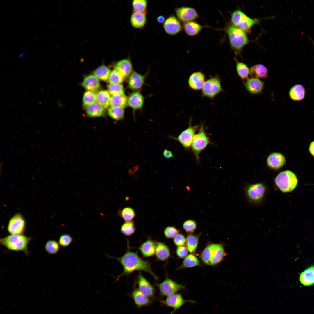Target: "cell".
<instances>
[{"mask_svg":"<svg viewBox=\"0 0 314 314\" xmlns=\"http://www.w3.org/2000/svg\"><path fill=\"white\" fill-rule=\"evenodd\" d=\"M111 97L109 92L106 90L99 92L97 95L96 102L105 108L110 105Z\"/></svg>","mask_w":314,"mask_h":314,"instance_id":"cell-35","label":"cell"},{"mask_svg":"<svg viewBox=\"0 0 314 314\" xmlns=\"http://www.w3.org/2000/svg\"><path fill=\"white\" fill-rule=\"evenodd\" d=\"M173 242L177 247L184 246L186 244V239L183 234L178 233L173 238Z\"/></svg>","mask_w":314,"mask_h":314,"instance_id":"cell-50","label":"cell"},{"mask_svg":"<svg viewBox=\"0 0 314 314\" xmlns=\"http://www.w3.org/2000/svg\"><path fill=\"white\" fill-rule=\"evenodd\" d=\"M87 115L91 117L103 116L105 113V108L97 102L85 107Z\"/></svg>","mask_w":314,"mask_h":314,"instance_id":"cell-32","label":"cell"},{"mask_svg":"<svg viewBox=\"0 0 314 314\" xmlns=\"http://www.w3.org/2000/svg\"><path fill=\"white\" fill-rule=\"evenodd\" d=\"M32 239L23 234H11L0 238V243L10 250L22 251L28 256V245Z\"/></svg>","mask_w":314,"mask_h":314,"instance_id":"cell-3","label":"cell"},{"mask_svg":"<svg viewBox=\"0 0 314 314\" xmlns=\"http://www.w3.org/2000/svg\"><path fill=\"white\" fill-rule=\"evenodd\" d=\"M205 27L195 21L185 22L183 24V29L186 35L191 37L197 35Z\"/></svg>","mask_w":314,"mask_h":314,"instance_id":"cell-22","label":"cell"},{"mask_svg":"<svg viewBox=\"0 0 314 314\" xmlns=\"http://www.w3.org/2000/svg\"><path fill=\"white\" fill-rule=\"evenodd\" d=\"M223 91L220 79L216 75L205 82L202 88V95L212 99Z\"/></svg>","mask_w":314,"mask_h":314,"instance_id":"cell-9","label":"cell"},{"mask_svg":"<svg viewBox=\"0 0 314 314\" xmlns=\"http://www.w3.org/2000/svg\"><path fill=\"white\" fill-rule=\"evenodd\" d=\"M110 72L108 67L105 65H102L94 71L93 75L98 79L106 81L108 79Z\"/></svg>","mask_w":314,"mask_h":314,"instance_id":"cell-38","label":"cell"},{"mask_svg":"<svg viewBox=\"0 0 314 314\" xmlns=\"http://www.w3.org/2000/svg\"><path fill=\"white\" fill-rule=\"evenodd\" d=\"M108 256L109 258L117 260L122 266L123 271L118 276L116 281L118 280L122 276H128L136 271L146 272L151 275L156 280H158V276L151 269V263L148 261L141 258L137 252L128 250L123 256L119 257Z\"/></svg>","mask_w":314,"mask_h":314,"instance_id":"cell-1","label":"cell"},{"mask_svg":"<svg viewBox=\"0 0 314 314\" xmlns=\"http://www.w3.org/2000/svg\"><path fill=\"white\" fill-rule=\"evenodd\" d=\"M26 222L22 215L17 213L10 220L7 230L11 234H23L26 228Z\"/></svg>","mask_w":314,"mask_h":314,"instance_id":"cell-13","label":"cell"},{"mask_svg":"<svg viewBox=\"0 0 314 314\" xmlns=\"http://www.w3.org/2000/svg\"><path fill=\"white\" fill-rule=\"evenodd\" d=\"M124 78L119 72L114 69L111 72L108 81L110 83L121 84L124 81Z\"/></svg>","mask_w":314,"mask_h":314,"instance_id":"cell-44","label":"cell"},{"mask_svg":"<svg viewBox=\"0 0 314 314\" xmlns=\"http://www.w3.org/2000/svg\"><path fill=\"white\" fill-rule=\"evenodd\" d=\"M200 263L198 258L193 254L188 255L184 259L179 269L188 268L200 266Z\"/></svg>","mask_w":314,"mask_h":314,"instance_id":"cell-36","label":"cell"},{"mask_svg":"<svg viewBox=\"0 0 314 314\" xmlns=\"http://www.w3.org/2000/svg\"><path fill=\"white\" fill-rule=\"evenodd\" d=\"M165 32L170 35H175L183 29V25L178 18L173 15L168 16L163 24Z\"/></svg>","mask_w":314,"mask_h":314,"instance_id":"cell-14","label":"cell"},{"mask_svg":"<svg viewBox=\"0 0 314 314\" xmlns=\"http://www.w3.org/2000/svg\"><path fill=\"white\" fill-rule=\"evenodd\" d=\"M224 247L220 243L208 245L201 254V258L205 264L214 266L220 262L226 255Z\"/></svg>","mask_w":314,"mask_h":314,"instance_id":"cell-4","label":"cell"},{"mask_svg":"<svg viewBox=\"0 0 314 314\" xmlns=\"http://www.w3.org/2000/svg\"><path fill=\"white\" fill-rule=\"evenodd\" d=\"M128 105L127 97L124 94H116L111 97L110 106H115L124 109Z\"/></svg>","mask_w":314,"mask_h":314,"instance_id":"cell-34","label":"cell"},{"mask_svg":"<svg viewBox=\"0 0 314 314\" xmlns=\"http://www.w3.org/2000/svg\"><path fill=\"white\" fill-rule=\"evenodd\" d=\"M44 248L46 251L51 254H56L60 249L59 243L54 240H49L47 241L45 244Z\"/></svg>","mask_w":314,"mask_h":314,"instance_id":"cell-40","label":"cell"},{"mask_svg":"<svg viewBox=\"0 0 314 314\" xmlns=\"http://www.w3.org/2000/svg\"><path fill=\"white\" fill-rule=\"evenodd\" d=\"M108 92L111 94H124V90L122 84L110 83L107 86Z\"/></svg>","mask_w":314,"mask_h":314,"instance_id":"cell-46","label":"cell"},{"mask_svg":"<svg viewBox=\"0 0 314 314\" xmlns=\"http://www.w3.org/2000/svg\"><path fill=\"white\" fill-rule=\"evenodd\" d=\"M267 192L265 184L257 183L248 185L244 188L245 197L248 201L254 205H258L264 200Z\"/></svg>","mask_w":314,"mask_h":314,"instance_id":"cell-5","label":"cell"},{"mask_svg":"<svg viewBox=\"0 0 314 314\" xmlns=\"http://www.w3.org/2000/svg\"><path fill=\"white\" fill-rule=\"evenodd\" d=\"M306 90L304 87L300 84H296L292 86L289 92V95L292 100L299 101L305 98Z\"/></svg>","mask_w":314,"mask_h":314,"instance_id":"cell-27","label":"cell"},{"mask_svg":"<svg viewBox=\"0 0 314 314\" xmlns=\"http://www.w3.org/2000/svg\"><path fill=\"white\" fill-rule=\"evenodd\" d=\"M259 19L252 18L239 10L233 11L231 14L230 23L234 26L244 31H248L259 23Z\"/></svg>","mask_w":314,"mask_h":314,"instance_id":"cell-7","label":"cell"},{"mask_svg":"<svg viewBox=\"0 0 314 314\" xmlns=\"http://www.w3.org/2000/svg\"><path fill=\"white\" fill-rule=\"evenodd\" d=\"M224 30L229 40L230 46L237 54H240L243 48L249 42L245 32L233 25L226 23Z\"/></svg>","mask_w":314,"mask_h":314,"instance_id":"cell-2","label":"cell"},{"mask_svg":"<svg viewBox=\"0 0 314 314\" xmlns=\"http://www.w3.org/2000/svg\"><path fill=\"white\" fill-rule=\"evenodd\" d=\"M201 233L198 234H188L186 239V247L191 254L195 253L198 245Z\"/></svg>","mask_w":314,"mask_h":314,"instance_id":"cell-33","label":"cell"},{"mask_svg":"<svg viewBox=\"0 0 314 314\" xmlns=\"http://www.w3.org/2000/svg\"><path fill=\"white\" fill-rule=\"evenodd\" d=\"M205 82V76L201 72H195L190 76L188 80L189 87L195 90H199L202 88Z\"/></svg>","mask_w":314,"mask_h":314,"instance_id":"cell-19","label":"cell"},{"mask_svg":"<svg viewBox=\"0 0 314 314\" xmlns=\"http://www.w3.org/2000/svg\"><path fill=\"white\" fill-rule=\"evenodd\" d=\"M131 296L138 307L147 306L150 303L151 301L149 297L141 292L138 288H135L133 290Z\"/></svg>","mask_w":314,"mask_h":314,"instance_id":"cell-29","label":"cell"},{"mask_svg":"<svg viewBox=\"0 0 314 314\" xmlns=\"http://www.w3.org/2000/svg\"><path fill=\"white\" fill-rule=\"evenodd\" d=\"M195 222L192 220H188L183 223V227L185 231L188 234H192L197 228Z\"/></svg>","mask_w":314,"mask_h":314,"instance_id":"cell-47","label":"cell"},{"mask_svg":"<svg viewBox=\"0 0 314 314\" xmlns=\"http://www.w3.org/2000/svg\"><path fill=\"white\" fill-rule=\"evenodd\" d=\"M81 85L88 91H97L100 88V84L98 79L94 75L86 76L81 83Z\"/></svg>","mask_w":314,"mask_h":314,"instance_id":"cell-24","label":"cell"},{"mask_svg":"<svg viewBox=\"0 0 314 314\" xmlns=\"http://www.w3.org/2000/svg\"><path fill=\"white\" fill-rule=\"evenodd\" d=\"M138 289L148 297H152L154 293V289L146 278L139 272L138 276Z\"/></svg>","mask_w":314,"mask_h":314,"instance_id":"cell-18","label":"cell"},{"mask_svg":"<svg viewBox=\"0 0 314 314\" xmlns=\"http://www.w3.org/2000/svg\"><path fill=\"white\" fill-rule=\"evenodd\" d=\"M191 120L189 123V126L183 131L177 138L173 137L174 139L178 141L185 148L189 149L191 145L196 131L199 126L192 125Z\"/></svg>","mask_w":314,"mask_h":314,"instance_id":"cell-11","label":"cell"},{"mask_svg":"<svg viewBox=\"0 0 314 314\" xmlns=\"http://www.w3.org/2000/svg\"><path fill=\"white\" fill-rule=\"evenodd\" d=\"M73 239L71 236L65 234L61 235L59 239L58 243L60 245L63 247L69 246L72 242Z\"/></svg>","mask_w":314,"mask_h":314,"instance_id":"cell-48","label":"cell"},{"mask_svg":"<svg viewBox=\"0 0 314 314\" xmlns=\"http://www.w3.org/2000/svg\"><path fill=\"white\" fill-rule=\"evenodd\" d=\"M97 95L95 92L88 91L84 94L83 98V105L84 107L93 104L96 101Z\"/></svg>","mask_w":314,"mask_h":314,"instance_id":"cell-45","label":"cell"},{"mask_svg":"<svg viewBox=\"0 0 314 314\" xmlns=\"http://www.w3.org/2000/svg\"><path fill=\"white\" fill-rule=\"evenodd\" d=\"M165 18L163 15H160L157 18V22L160 23H164L165 20Z\"/></svg>","mask_w":314,"mask_h":314,"instance_id":"cell-54","label":"cell"},{"mask_svg":"<svg viewBox=\"0 0 314 314\" xmlns=\"http://www.w3.org/2000/svg\"><path fill=\"white\" fill-rule=\"evenodd\" d=\"M157 286L161 294L168 296L176 293L178 291L185 289L183 285L179 284L168 278H166Z\"/></svg>","mask_w":314,"mask_h":314,"instance_id":"cell-10","label":"cell"},{"mask_svg":"<svg viewBox=\"0 0 314 314\" xmlns=\"http://www.w3.org/2000/svg\"><path fill=\"white\" fill-rule=\"evenodd\" d=\"M299 280L301 283L308 286L314 284V265L311 266L301 274Z\"/></svg>","mask_w":314,"mask_h":314,"instance_id":"cell-31","label":"cell"},{"mask_svg":"<svg viewBox=\"0 0 314 314\" xmlns=\"http://www.w3.org/2000/svg\"><path fill=\"white\" fill-rule=\"evenodd\" d=\"M163 155L166 159H170L174 157L172 152L167 149H165L163 152Z\"/></svg>","mask_w":314,"mask_h":314,"instance_id":"cell-52","label":"cell"},{"mask_svg":"<svg viewBox=\"0 0 314 314\" xmlns=\"http://www.w3.org/2000/svg\"><path fill=\"white\" fill-rule=\"evenodd\" d=\"M236 60V70L239 77L243 80L249 78L250 69L247 65L242 62Z\"/></svg>","mask_w":314,"mask_h":314,"instance_id":"cell-37","label":"cell"},{"mask_svg":"<svg viewBox=\"0 0 314 314\" xmlns=\"http://www.w3.org/2000/svg\"><path fill=\"white\" fill-rule=\"evenodd\" d=\"M147 12H133L130 17V23L134 28L142 29L147 22Z\"/></svg>","mask_w":314,"mask_h":314,"instance_id":"cell-23","label":"cell"},{"mask_svg":"<svg viewBox=\"0 0 314 314\" xmlns=\"http://www.w3.org/2000/svg\"><path fill=\"white\" fill-rule=\"evenodd\" d=\"M147 5L146 0H134L132 2L133 12H147Z\"/></svg>","mask_w":314,"mask_h":314,"instance_id":"cell-43","label":"cell"},{"mask_svg":"<svg viewBox=\"0 0 314 314\" xmlns=\"http://www.w3.org/2000/svg\"><path fill=\"white\" fill-rule=\"evenodd\" d=\"M155 255L158 260L163 261L167 260L171 256L168 246L164 243L158 241L156 242Z\"/></svg>","mask_w":314,"mask_h":314,"instance_id":"cell-21","label":"cell"},{"mask_svg":"<svg viewBox=\"0 0 314 314\" xmlns=\"http://www.w3.org/2000/svg\"><path fill=\"white\" fill-rule=\"evenodd\" d=\"M179 230L174 226H168L164 230V234L165 237L167 238H174L175 236L179 233Z\"/></svg>","mask_w":314,"mask_h":314,"instance_id":"cell-49","label":"cell"},{"mask_svg":"<svg viewBox=\"0 0 314 314\" xmlns=\"http://www.w3.org/2000/svg\"><path fill=\"white\" fill-rule=\"evenodd\" d=\"M156 242L149 238L140 246L139 249L144 257H149L155 255Z\"/></svg>","mask_w":314,"mask_h":314,"instance_id":"cell-28","label":"cell"},{"mask_svg":"<svg viewBox=\"0 0 314 314\" xmlns=\"http://www.w3.org/2000/svg\"><path fill=\"white\" fill-rule=\"evenodd\" d=\"M109 115L113 119L118 121L122 119L124 114L123 108L115 106H110L108 110Z\"/></svg>","mask_w":314,"mask_h":314,"instance_id":"cell-39","label":"cell"},{"mask_svg":"<svg viewBox=\"0 0 314 314\" xmlns=\"http://www.w3.org/2000/svg\"><path fill=\"white\" fill-rule=\"evenodd\" d=\"M309 150L311 155L314 157V140L310 143Z\"/></svg>","mask_w":314,"mask_h":314,"instance_id":"cell-53","label":"cell"},{"mask_svg":"<svg viewBox=\"0 0 314 314\" xmlns=\"http://www.w3.org/2000/svg\"><path fill=\"white\" fill-rule=\"evenodd\" d=\"M120 230L121 233L126 236H130L135 232V228L133 221L125 222L122 226Z\"/></svg>","mask_w":314,"mask_h":314,"instance_id":"cell-42","label":"cell"},{"mask_svg":"<svg viewBox=\"0 0 314 314\" xmlns=\"http://www.w3.org/2000/svg\"><path fill=\"white\" fill-rule=\"evenodd\" d=\"M145 80L144 75L136 72L133 71L129 76L128 85L132 89L138 90L143 85Z\"/></svg>","mask_w":314,"mask_h":314,"instance_id":"cell-26","label":"cell"},{"mask_svg":"<svg viewBox=\"0 0 314 314\" xmlns=\"http://www.w3.org/2000/svg\"><path fill=\"white\" fill-rule=\"evenodd\" d=\"M188 251L186 247L184 246L177 247L176 253L177 256L181 258H185L188 255Z\"/></svg>","mask_w":314,"mask_h":314,"instance_id":"cell-51","label":"cell"},{"mask_svg":"<svg viewBox=\"0 0 314 314\" xmlns=\"http://www.w3.org/2000/svg\"><path fill=\"white\" fill-rule=\"evenodd\" d=\"M175 11L177 17L183 23L195 21L199 17L197 10L191 7L183 6L177 7Z\"/></svg>","mask_w":314,"mask_h":314,"instance_id":"cell-12","label":"cell"},{"mask_svg":"<svg viewBox=\"0 0 314 314\" xmlns=\"http://www.w3.org/2000/svg\"><path fill=\"white\" fill-rule=\"evenodd\" d=\"M194 303V301L184 299L182 295L179 293H175L167 297L163 302L167 306L172 308L173 314L177 310L179 309L186 302Z\"/></svg>","mask_w":314,"mask_h":314,"instance_id":"cell-15","label":"cell"},{"mask_svg":"<svg viewBox=\"0 0 314 314\" xmlns=\"http://www.w3.org/2000/svg\"><path fill=\"white\" fill-rule=\"evenodd\" d=\"M26 53L25 51H24L20 54L19 55V58H22L23 57L25 54Z\"/></svg>","mask_w":314,"mask_h":314,"instance_id":"cell-55","label":"cell"},{"mask_svg":"<svg viewBox=\"0 0 314 314\" xmlns=\"http://www.w3.org/2000/svg\"><path fill=\"white\" fill-rule=\"evenodd\" d=\"M247 91L251 94H261L264 87V82L259 79L251 78L246 80L244 83Z\"/></svg>","mask_w":314,"mask_h":314,"instance_id":"cell-16","label":"cell"},{"mask_svg":"<svg viewBox=\"0 0 314 314\" xmlns=\"http://www.w3.org/2000/svg\"><path fill=\"white\" fill-rule=\"evenodd\" d=\"M144 98L138 91L133 92L127 98L128 105L135 110L141 109L143 105Z\"/></svg>","mask_w":314,"mask_h":314,"instance_id":"cell-25","label":"cell"},{"mask_svg":"<svg viewBox=\"0 0 314 314\" xmlns=\"http://www.w3.org/2000/svg\"><path fill=\"white\" fill-rule=\"evenodd\" d=\"M119 214L125 222L132 221L135 216L134 210L130 207H125L121 209Z\"/></svg>","mask_w":314,"mask_h":314,"instance_id":"cell-41","label":"cell"},{"mask_svg":"<svg viewBox=\"0 0 314 314\" xmlns=\"http://www.w3.org/2000/svg\"><path fill=\"white\" fill-rule=\"evenodd\" d=\"M114 68L124 77H129L133 72L132 64L129 58H125L118 61L115 65Z\"/></svg>","mask_w":314,"mask_h":314,"instance_id":"cell-20","label":"cell"},{"mask_svg":"<svg viewBox=\"0 0 314 314\" xmlns=\"http://www.w3.org/2000/svg\"><path fill=\"white\" fill-rule=\"evenodd\" d=\"M286 160L284 156L278 152H274L268 156L267 162L268 166L270 168L278 170L281 168L285 164Z\"/></svg>","mask_w":314,"mask_h":314,"instance_id":"cell-17","label":"cell"},{"mask_svg":"<svg viewBox=\"0 0 314 314\" xmlns=\"http://www.w3.org/2000/svg\"><path fill=\"white\" fill-rule=\"evenodd\" d=\"M267 68L262 64H257L252 66L250 69L249 74L251 78H265L268 76Z\"/></svg>","mask_w":314,"mask_h":314,"instance_id":"cell-30","label":"cell"},{"mask_svg":"<svg viewBox=\"0 0 314 314\" xmlns=\"http://www.w3.org/2000/svg\"><path fill=\"white\" fill-rule=\"evenodd\" d=\"M210 143L209 138L205 131L204 125L201 124L198 133L193 138L191 145L192 151L199 162V154Z\"/></svg>","mask_w":314,"mask_h":314,"instance_id":"cell-8","label":"cell"},{"mask_svg":"<svg viewBox=\"0 0 314 314\" xmlns=\"http://www.w3.org/2000/svg\"><path fill=\"white\" fill-rule=\"evenodd\" d=\"M297 178L292 171L286 170L279 173L275 177L274 183L277 188L285 193L292 191L297 186Z\"/></svg>","mask_w":314,"mask_h":314,"instance_id":"cell-6","label":"cell"}]
</instances>
